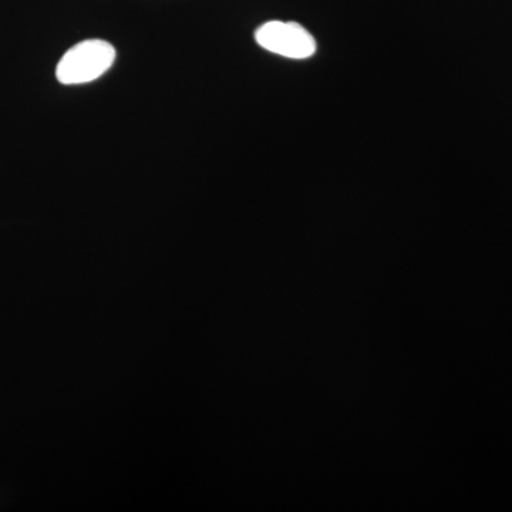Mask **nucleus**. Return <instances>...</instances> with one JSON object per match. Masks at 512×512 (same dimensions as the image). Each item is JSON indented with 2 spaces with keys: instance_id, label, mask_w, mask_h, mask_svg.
I'll return each instance as SVG.
<instances>
[{
  "instance_id": "nucleus-1",
  "label": "nucleus",
  "mask_w": 512,
  "mask_h": 512,
  "mask_svg": "<svg viewBox=\"0 0 512 512\" xmlns=\"http://www.w3.org/2000/svg\"><path fill=\"white\" fill-rule=\"evenodd\" d=\"M116 49L104 40H84L67 50L57 64L56 76L62 84H84L103 76L113 66Z\"/></svg>"
},
{
  "instance_id": "nucleus-2",
  "label": "nucleus",
  "mask_w": 512,
  "mask_h": 512,
  "mask_svg": "<svg viewBox=\"0 0 512 512\" xmlns=\"http://www.w3.org/2000/svg\"><path fill=\"white\" fill-rule=\"evenodd\" d=\"M255 39L268 52L289 59H308L316 52L315 39L298 23L279 20L265 23L256 30Z\"/></svg>"
}]
</instances>
